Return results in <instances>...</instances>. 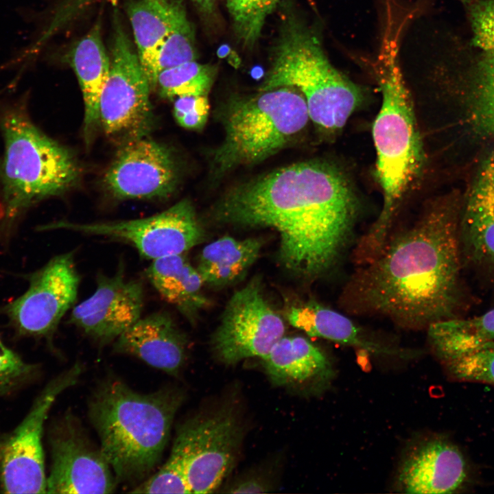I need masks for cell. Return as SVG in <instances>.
Wrapping results in <instances>:
<instances>
[{
	"label": "cell",
	"mask_w": 494,
	"mask_h": 494,
	"mask_svg": "<svg viewBox=\"0 0 494 494\" xmlns=\"http://www.w3.org/2000/svg\"><path fill=\"white\" fill-rule=\"evenodd\" d=\"M455 198L429 203L408 227L392 231L378 255L358 266L338 300L345 312L422 330L467 307Z\"/></svg>",
	"instance_id": "1"
},
{
	"label": "cell",
	"mask_w": 494,
	"mask_h": 494,
	"mask_svg": "<svg viewBox=\"0 0 494 494\" xmlns=\"http://www.w3.org/2000/svg\"><path fill=\"white\" fill-rule=\"evenodd\" d=\"M215 213L231 225L276 231L281 263L296 276L314 281L333 271L351 247L358 203L338 170L308 161L235 187Z\"/></svg>",
	"instance_id": "2"
},
{
	"label": "cell",
	"mask_w": 494,
	"mask_h": 494,
	"mask_svg": "<svg viewBox=\"0 0 494 494\" xmlns=\"http://www.w3.org/2000/svg\"><path fill=\"white\" fill-rule=\"evenodd\" d=\"M377 67L381 104L373 125L375 175L382 193L379 216L357 241L362 257H375L392 231L402 201L419 176L422 142L412 99L397 60V31L385 32Z\"/></svg>",
	"instance_id": "3"
},
{
	"label": "cell",
	"mask_w": 494,
	"mask_h": 494,
	"mask_svg": "<svg viewBox=\"0 0 494 494\" xmlns=\"http://www.w3.org/2000/svg\"><path fill=\"white\" fill-rule=\"evenodd\" d=\"M183 401L176 388L141 394L117 379L97 386L89 415L117 482L141 483L148 478L161 459Z\"/></svg>",
	"instance_id": "4"
},
{
	"label": "cell",
	"mask_w": 494,
	"mask_h": 494,
	"mask_svg": "<svg viewBox=\"0 0 494 494\" xmlns=\"http://www.w3.org/2000/svg\"><path fill=\"white\" fill-rule=\"evenodd\" d=\"M0 196L4 223L10 224L34 204L71 187L79 170L69 151L35 126L23 101L0 110Z\"/></svg>",
	"instance_id": "5"
},
{
	"label": "cell",
	"mask_w": 494,
	"mask_h": 494,
	"mask_svg": "<svg viewBox=\"0 0 494 494\" xmlns=\"http://www.w3.org/2000/svg\"><path fill=\"white\" fill-rule=\"evenodd\" d=\"M284 22L259 91L294 89L311 121L329 132L341 129L361 102L360 89L331 64L311 29L293 17Z\"/></svg>",
	"instance_id": "6"
},
{
	"label": "cell",
	"mask_w": 494,
	"mask_h": 494,
	"mask_svg": "<svg viewBox=\"0 0 494 494\" xmlns=\"http://www.w3.org/2000/svg\"><path fill=\"white\" fill-rule=\"evenodd\" d=\"M309 119L303 95L282 87L230 100L224 114L225 135L213 165L220 175L259 163L283 148Z\"/></svg>",
	"instance_id": "7"
},
{
	"label": "cell",
	"mask_w": 494,
	"mask_h": 494,
	"mask_svg": "<svg viewBox=\"0 0 494 494\" xmlns=\"http://www.w3.org/2000/svg\"><path fill=\"white\" fill-rule=\"evenodd\" d=\"M110 69L99 103V124L111 136L143 137L152 122V89L137 52L117 14Z\"/></svg>",
	"instance_id": "8"
},
{
	"label": "cell",
	"mask_w": 494,
	"mask_h": 494,
	"mask_svg": "<svg viewBox=\"0 0 494 494\" xmlns=\"http://www.w3.org/2000/svg\"><path fill=\"white\" fill-rule=\"evenodd\" d=\"M47 229H66L125 242L144 258L154 260L183 254L203 239V229L190 202L183 200L150 217L94 223L59 221Z\"/></svg>",
	"instance_id": "9"
},
{
	"label": "cell",
	"mask_w": 494,
	"mask_h": 494,
	"mask_svg": "<svg viewBox=\"0 0 494 494\" xmlns=\"http://www.w3.org/2000/svg\"><path fill=\"white\" fill-rule=\"evenodd\" d=\"M283 319L263 296L260 280L253 279L227 303L211 344L226 364L254 357L263 358L285 333Z\"/></svg>",
	"instance_id": "10"
},
{
	"label": "cell",
	"mask_w": 494,
	"mask_h": 494,
	"mask_svg": "<svg viewBox=\"0 0 494 494\" xmlns=\"http://www.w3.org/2000/svg\"><path fill=\"white\" fill-rule=\"evenodd\" d=\"M83 368L82 364L77 362L51 380L7 440L1 463V482L4 493H47L42 446L44 422L57 397L77 383Z\"/></svg>",
	"instance_id": "11"
},
{
	"label": "cell",
	"mask_w": 494,
	"mask_h": 494,
	"mask_svg": "<svg viewBox=\"0 0 494 494\" xmlns=\"http://www.w3.org/2000/svg\"><path fill=\"white\" fill-rule=\"evenodd\" d=\"M52 464L47 493H110L117 479L102 449L72 414L58 424L51 438Z\"/></svg>",
	"instance_id": "12"
},
{
	"label": "cell",
	"mask_w": 494,
	"mask_h": 494,
	"mask_svg": "<svg viewBox=\"0 0 494 494\" xmlns=\"http://www.w3.org/2000/svg\"><path fill=\"white\" fill-rule=\"evenodd\" d=\"M79 283L73 252L56 256L32 275L26 292L7 307L12 323L22 335L51 334L75 302Z\"/></svg>",
	"instance_id": "13"
},
{
	"label": "cell",
	"mask_w": 494,
	"mask_h": 494,
	"mask_svg": "<svg viewBox=\"0 0 494 494\" xmlns=\"http://www.w3.org/2000/svg\"><path fill=\"white\" fill-rule=\"evenodd\" d=\"M178 181L176 161L164 145L143 137L130 139L106 172V189L118 199L169 196Z\"/></svg>",
	"instance_id": "14"
},
{
	"label": "cell",
	"mask_w": 494,
	"mask_h": 494,
	"mask_svg": "<svg viewBox=\"0 0 494 494\" xmlns=\"http://www.w3.org/2000/svg\"><path fill=\"white\" fill-rule=\"evenodd\" d=\"M143 299L141 283L127 279L120 265L113 276L98 275L95 292L73 309L70 322L94 340L109 343L141 318Z\"/></svg>",
	"instance_id": "15"
},
{
	"label": "cell",
	"mask_w": 494,
	"mask_h": 494,
	"mask_svg": "<svg viewBox=\"0 0 494 494\" xmlns=\"http://www.w3.org/2000/svg\"><path fill=\"white\" fill-rule=\"evenodd\" d=\"M192 419L193 437L187 478L191 493L217 489L235 462L242 429L234 413L222 409Z\"/></svg>",
	"instance_id": "16"
},
{
	"label": "cell",
	"mask_w": 494,
	"mask_h": 494,
	"mask_svg": "<svg viewBox=\"0 0 494 494\" xmlns=\"http://www.w3.org/2000/svg\"><path fill=\"white\" fill-rule=\"evenodd\" d=\"M471 468L460 449L435 438L417 446L406 457L398 475L401 491L412 494L454 493L467 489Z\"/></svg>",
	"instance_id": "17"
},
{
	"label": "cell",
	"mask_w": 494,
	"mask_h": 494,
	"mask_svg": "<svg viewBox=\"0 0 494 494\" xmlns=\"http://www.w3.org/2000/svg\"><path fill=\"white\" fill-rule=\"evenodd\" d=\"M447 44L440 56L442 71L472 104L478 126L494 137V49L476 47L456 36Z\"/></svg>",
	"instance_id": "18"
},
{
	"label": "cell",
	"mask_w": 494,
	"mask_h": 494,
	"mask_svg": "<svg viewBox=\"0 0 494 494\" xmlns=\"http://www.w3.org/2000/svg\"><path fill=\"white\" fill-rule=\"evenodd\" d=\"M459 242L463 268L494 292V168L478 175L461 208Z\"/></svg>",
	"instance_id": "19"
},
{
	"label": "cell",
	"mask_w": 494,
	"mask_h": 494,
	"mask_svg": "<svg viewBox=\"0 0 494 494\" xmlns=\"http://www.w3.org/2000/svg\"><path fill=\"white\" fill-rule=\"evenodd\" d=\"M115 351L177 374L186 358L187 338L166 312L140 318L115 340Z\"/></svg>",
	"instance_id": "20"
},
{
	"label": "cell",
	"mask_w": 494,
	"mask_h": 494,
	"mask_svg": "<svg viewBox=\"0 0 494 494\" xmlns=\"http://www.w3.org/2000/svg\"><path fill=\"white\" fill-rule=\"evenodd\" d=\"M261 359L272 382L281 386L301 389L320 386L332 374L325 353L300 336H283Z\"/></svg>",
	"instance_id": "21"
},
{
	"label": "cell",
	"mask_w": 494,
	"mask_h": 494,
	"mask_svg": "<svg viewBox=\"0 0 494 494\" xmlns=\"http://www.w3.org/2000/svg\"><path fill=\"white\" fill-rule=\"evenodd\" d=\"M185 12L182 0H129L126 4L137 52L152 89L156 87L160 51Z\"/></svg>",
	"instance_id": "22"
},
{
	"label": "cell",
	"mask_w": 494,
	"mask_h": 494,
	"mask_svg": "<svg viewBox=\"0 0 494 494\" xmlns=\"http://www.w3.org/2000/svg\"><path fill=\"white\" fill-rule=\"evenodd\" d=\"M287 319L293 327L312 337L373 353L406 355L409 353L373 340L344 314L314 300L292 306L287 313Z\"/></svg>",
	"instance_id": "23"
},
{
	"label": "cell",
	"mask_w": 494,
	"mask_h": 494,
	"mask_svg": "<svg viewBox=\"0 0 494 494\" xmlns=\"http://www.w3.org/2000/svg\"><path fill=\"white\" fill-rule=\"evenodd\" d=\"M82 93L84 104V132L88 137L99 124V103L110 69V56L104 45L100 23L97 22L79 40L67 55Z\"/></svg>",
	"instance_id": "24"
},
{
	"label": "cell",
	"mask_w": 494,
	"mask_h": 494,
	"mask_svg": "<svg viewBox=\"0 0 494 494\" xmlns=\"http://www.w3.org/2000/svg\"><path fill=\"white\" fill-rule=\"evenodd\" d=\"M146 275L160 295L191 320L209 304L204 283L184 253L153 260Z\"/></svg>",
	"instance_id": "25"
},
{
	"label": "cell",
	"mask_w": 494,
	"mask_h": 494,
	"mask_svg": "<svg viewBox=\"0 0 494 494\" xmlns=\"http://www.w3.org/2000/svg\"><path fill=\"white\" fill-rule=\"evenodd\" d=\"M263 244L258 237L224 236L207 245L196 268L204 283L220 287L238 280L257 260Z\"/></svg>",
	"instance_id": "26"
},
{
	"label": "cell",
	"mask_w": 494,
	"mask_h": 494,
	"mask_svg": "<svg viewBox=\"0 0 494 494\" xmlns=\"http://www.w3.org/2000/svg\"><path fill=\"white\" fill-rule=\"evenodd\" d=\"M427 332L433 351L445 362L494 341V308L475 317L436 322Z\"/></svg>",
	"instance_id": "27"
},
{
	"label": "cell",
	"mask_w": 494,
	"mask_h": 494,
	"mask_svg": "<svg viewBox=\"0 0 494 494\" xmlns=\"http://www.w3.org/2000/svg\"><path fill=\"white\" fill-rule=\"evenodd\" d=\"M193 437L190 419L177 432L170 455L160 469L137 484L130 493H191L187 478V467Z\"/></svg>",
	"instance_id": "28"
},
{
	"label": "cell",
	"mask_w": 494,
	"mask_h": 494,
	"mask_svg": "<svg viewBox=\"0 0 494 494\" xmlns=\"http://www.w3.org/2000/svg\"><path fill=\"white\" fill-rule=\"evenodd\" d=\"M215 73L214 66L191 60L161 71L155 88L158 89L163 97L171 99L182 96L207 95Z\"/></svg>",
	"instance_id": "29"
},
{
	"label": "cell",
	"mask_w": 494,
	"mask_h": 494,
	"mask_svg": "<svg viewBox=\"0 0 494 494\" xmlns=\"http://www.w3.org/2000/svg\"><path fill=\"white\" fill-rule=\"evenodd\" d=\"M280 0H226L233 28L246 47H252L259 38L266 18Z\"/></svg>",
	"instance_id": "30"
},
{
	"label": "cell",
	"mask_w": 494,
	"mask_h": 494,
	"mask_svg": "<svg viewBox=\"0 0 494 494\" xmlns=\"http://www.w3.org/2000/svg\"><path fill=\"white\" fill-rule=\"evenodd\" d=\"M443 364L456 381L494 386V341Z\"/></svg>",
	"instance_id": "31"
},
{
	"label": "cell",
	"mask_w": 494,
	"mask_h": 494,
	"mask_svg": "<svg viewBox=\"0 0 494 494\" xmlns=\"http://www.w3.org/2000/svg\"><path fill=\"white\" fill-rule=\"evenodd\" d=\"M195 44L194 32L185 12L175 23L160 51L158 75L164 69L195 60Z\"/></svg>",
	"instance_id": "32"
},
{
	"label": "cell",
	"mask_w": 494,
	"mask_h": 494,
	"mask_svg": "<svg viewBox=\"0 0 494 494\" xmlns=\"http://www.w3.org/2000/svg\"><path fill=\"white\" fill-rule=\"evenodd\" d=\"M460 1L471 29V43L480 49H494V0Z\"/></svg>",
	"instance_id": "33"
},
{
	"label": "cell",
	"mask_w": 494,
	"mask_h": 494,
	"mask_svg": "<svg viewBox=\"0 0 494 494\" xmlns=\"http://www.w3.org/2000/svg\"><path fill=\"white\" fill-rule=\"evenodd\" d=\"M209 111L207 95H188L175 99L174 117L180 126L187 129L202 128L207 120Z\"/></svg>",
	"instance_id": "34"
},
{
	"label": "cell",
	"mask_w": 494,
	"mask_h": 494,
	"mask_svg": "<svg viewBox=\"0 0 494 494\" xmlns=\"http://www.w3.org/2000/svg\"><path fill=\"white\" fill-rule=\"evenodd\" d=\"M33 368L0 340V393L10 389L29 375Z\"/></svg>",
	"instance_id": "35"
},
{
	"label": "cell",
	"mask_w": 494,
	"mask_h": 494,
	"mask_svg": "<svg viewBox=\"0 0 494 494\" xmlns=\"http://www.w3.org/2000/svg\"><path fill=\"white\" fill-rule=\"evenodd\" d=\"M95 0H60L52 14L54 23L64 27Z\"/></svg>",
	"instance_id": "36"
},
{
	"label": "cell",
	"mask_w": 494,
	"mask_h": 494,
	"mask_svg": "<svg viewBox=\"0 0 494 494\" xmlns=\"http://www.w3.org/2000/svg\"><path fill=\"white\" fill-rule=\"evenodd\" d=\"M269 490L268 484L259 478H246L235 483L228 491L233 493H258Z\"/></svg>",
	"instance_id": "37"
},
{
	"label": "cell",
	"mask_w": 494,
	"mask_h": 494,
	"mask_svg": "<svg viewBox=\"0 0 494 494\" xmlns=\"http://www.w3.org/2000/svg\"><path fill=\"white\" fill-rule=\"evenodd\" d=\"M200 11L205 14H211L214 11L216 0H193Z\"/></svg>",
	"instance_id": "38"
},
{
	"label": "cell",
	"mask_w": 494,
	"mask_h": 494,
	"mask_svg": "<svg viewBox=\"0 0 494 494\" xmlns=\"http://www.w3.org/2000/svg\"><path fill=\"white\" fill-rule=\"evenodd\" d=\"M231 51V47L227 44L221 45L217 51V55L220 58H224L228 56Z\"/></svg>",
	"instance_id": "39"
},
{
	"label": "cell",
	"mask_w": 494,
	"mask_h": 494,
	"mask_svg": "<svg viewBox=\"0 0 494 494\" xmlns=\"http://www.w3.org/2000/svg\"><path fill=\"white\" fill-rule=\"evenodd\" d=\"M228 62L233 67H235V68L239 65L240 59L235 51H231L230 54L228 55Z\"/></svg>",
	"instance_id": "40"
}]
</instances>
